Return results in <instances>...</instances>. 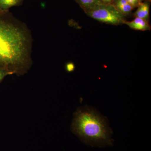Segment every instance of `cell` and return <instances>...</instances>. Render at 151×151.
Instances as JSON below:
<instances>
[{
  "mask_svg": "<svg viewBox=\"0 0 151 151\" xmlns=\"http://www.w3.org/2000/svg\"><path fill=\"white\" fill-rule=\"evenodd\" d=\"M71 129L87 145L98 147L113 146V132L107 118L94 108L87 106L78 108L74 114Z\"/></svg>",
  "mask_w": 151,
  "mask_h": 151,
  "instance_id": "cell-1",
  "label": "cell"
},
{
  "mask_svg": "<svg viewBox=\"0 0 151 151\" xmlns=\"http://www.w3.org/2000/svg\"><path fill=\"white\" fill-rule=\"evenodd\" d=\"M0 11V68L14 72V67L24 63L27 42L24 33L5 17Z\"/></svg>",
  "mask_w": 151,
  "mask_h": 151,
  "instance_id": "cell-2",
  "label": "cell"
},
{
  "mask_svg": "<svg viewBox=\"0 0 151 151\" xmlns=\"http://www.w3.org/2000/svg\"><path fill=\"white\" fill-rule=\"evenodd\" d=\"M86 13L90 17L107 24L119 25L126 21L125 16L112 4H101Z\"/></svg>",
  "mask_w": 151,
  "mask_h": 151,
  "instance_id": "cell-3",
  "label": "cell"
},
{
  "mask_svg": "<svg viewBox=\"0 0 151 151\" xmlns=\"http://www.w3.org/2000/svg\"><path fill=\"white\" fill-rule=\"evenodd\" d=\"M124 24H127L132 29L136 30L145 31L150 29V26L149 24L148 21L136 17L132 21H126Z\"/></svg>",
  "mask_w": 151,
  "mask_h": 151,
  "instance_id": "cell-4",
  "label": "cell"
},
{
  "mask_svg": "<svg viewBox=\"0 0 151 151\" xmlns=\"http://www.w3.org/2000/svg\"><path fill=\"white\" fill-rule=\"evenodd\" d=\"M150 7L147 3H140L138 8L134 13L136 17L144 19L148 21Z\"/></svg>",
  "mask_w": 151,
  "mask_h": 151,
  "instance_id": "cell-5",
  "label": "cell"
},
{
  "mask_svg": "<svg viewBox=\"0 0 151 151\" xmlns=\"http://www.w3.org/2000/svg\"><path fill=\"white\" fill-rule=\"evenodd\" d=\"M113 5L125 16L129 14L133 9L125 0H115Z\"/></svg>",
  "mask_w": 151,
  "mask_h": 151,
  "instance_id": "cell-6",
  "label": "cell"
},
{
  "mask_svg": "<svg viewBox=\"0 0 151 151\" xmlns=\"http://www.w3.org/2000/svg\"><path fill=\"white\" fill-rule=\"evenodd\" d=\"M78 1L85 12L103 4L100 0H78Z\"/></svg>",
  "mask_w": 151,
  "mask_h": 151,
  "instance_id": "cell-7",
  "label": "cell"
},
{
  "mask_svg": "<svg viewBox=\"0 0 151 151\" xmlns=\"http://www.w3.org/2000/svg\"><path fill=\"white\" fill-rule=\"evenodd\" d=\"M20 0H0V11L5 12L10 8L16 5Z\"/></svg>",
  "mask_w": 151,
  "mask_h": 151,
  "instance_id": "cell-8",
  "label": "cell"
},
{
  "mask_svg": "<svg viewBox=\"0 0 151 151\" xmlns=\"http://www.w3.org/2000/svg\"><path fill=\"white\" fill-rule=\"evenodd\" d=\"M14 73V72L10 71V70L0 68V82L2 81L3 79L7 76L13 74Z\"/></svg>",
  "mask_w": 151,
  "mask_h": 151,
  "instance_id": "cell-9",
  "label": "cell"
},
{
  "mask_svg": "<svg viewBox=\"0 0 151 151\" xmlns=\"http://www.w3.org/2000/svg\"><path fill=\"white\" fill-rule=\"evenodd\" d=\"M128 4H129L132 6L133 8L138 6L140 2L139 0H125Z\"/></svg>",
  "mask_w": 151,
  "mask_h": 151,
  "instance_id": "cell-10",
  "label": "cell"
},
{
  "mask_svg": "<svg viewBox=\"0 0 151 151\" xmlns=\"http://www.w3.org/2000/svg\"><path fill=\"white\" fill-rule=\"evenodd\" d=\"M66 69L68 72H72L75 69V65L72 63H68L66 65Z\"/></svg>",
  "mask_w": 151,
  "mask_h": 151,
  "instance_id": "cell-11",
  "label": "cell"
},
{
  "mask_svg": "<svg viewBox=\"0 0 151 151\" xmlns=\"http://www.w3.org/2000/svg\"><path fill=\"white\" fill-rule=\"evenodd\" d=\"M101 2L103 4H112V2L113 0H100Z\"/></svg>",
  "mask_w": 151,
  "mask_h": 151,
  "instance_id": "cell-12",
  "label": "cell"
},
{
  "mask_svg": "<svg viewBox=\"0 0 151 151\" xmlns=\"http://www.w3.org/2000/svg\"><path fill=\"white\" fill-rule=\"evenodd\" d=\"M139 1L140 2H141V0H139Z\"/></svg>",
  "mask_w": 151,
  "mask_h": 151,
  "instance_id": "cell-13",
  "label": "cell"
},
{
  "mask_svg": "<svg viewBox=\"0 0 151 151\" xmlns=\"http://www.w3.org/2000/svg\"><path fill=\"white\" fill-rule=\"evenodd\" d=\"M143 0H141V2Z\"/></svg>",
  "mask_w": 151,
  "mask_h": 151,
  "instance_id": "cell-14",
  "label": "cell"
}]
</instances>
